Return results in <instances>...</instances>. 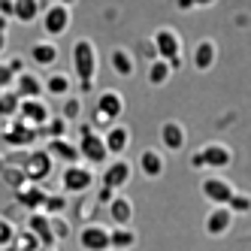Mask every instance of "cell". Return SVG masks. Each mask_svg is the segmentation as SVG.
Masks as SVG:
<instances>
[{
    "mask_svg": "<svg viewBox=\"0 0 251 251\" xmlns=\"http://www.w3.org/2000/svg\"><path fill=\"white\" fill-rule=\"evenodd\" d=\"M97 67H100L97 46L88 40V37H79V40L73 43V70H76V79H79V88H82V91H91V88H94Z\"/></svg>",
    "mask_w": 251,
    "mask_h": 251,
    "instance_id": "obj_1",
    "label": "cell"
},
{
    "mask_svg": "<svg viewBox=\"0 0 251 251\" xmlns=\"http://www.w3.org/2000/svg\"><path fill=\"white\" fill-rule=\"evenodd\" d=\"M151 46H154V55L173 67V73L182 67V37H178L176 27H157L151 37Z\"/></svg>",
    "mask_w": 251,
    "mask_h": 251,
    "instance_id": "obj_2",
    "label": "cell"
},
{
    "mask_svg": "<svg viewBox=\"0 0 251 251\" xmlns=\"http://www.w3.org/2000/svg\"><path fill=\"white\" fill-rule=\"evenodd\" d=\"M40 22H43V27H46V37L55 40V37H61V33L70 30V25H73V9H70V6H61L58 0H55L51 6H46V12L40 15Z\"/></svg>",
    "mask_w": 251,
    "mask_h": 251,
    "instance_id": "obj_3",
    "label": "cell"
},
{
    "mask_svg": "<svg viewBox=\"0 0 251 251\" xmlns=\"http://www.w3.org/2000/svg\"><path fill=\"white\" fill-rule=\"evenodd\" d=\"M76 146H79V157L85 160V164H91V167H106L109 164V151H106V142H103L100 133L85 130Z\"/></svg>",
    "mask_w": 251,
    "mask_h": 251,
    "instance_id": "obj_4",
    "label": "cell"
},
{
    "mask_svg": "<svg viewBox=\"0 0 251 251\" xmlns=\"http://www.w3.org/2000/svg\"><path fill=\"white\" fill-rule=\"evenodd\" d=\"M61 185H64L67 194H85L94 185V170L85 167V164H70L61 173Z\"/></svg>",
    "mask_w": 251,
    "mask_h": 251,
    "instance_id": "obj_5",
    "label": "cell"
},
{
    "mask_svg": "<svg viewBox=\"0 0 251 251\" xmlns=\"http://www.w3.org/2000/svg\"><path fill=\"white\" fill-rule=\"evenodd\" d=\"M200 194L206 197L212 206H227L230 197L236 194V188H233V182L224 178V176H206L200 182Z\"/></svg>",
    "mask_w": 251,
    "mask_h": 251,
    "instance_id": "obj_6",
    "label": "cell"
},
{
    "mask_svg": "<svg viewBox=\"0 0 251 251\" xmlns=\"http://www.w3.org/2000/svg\"><path fill=\"white\" fill-rule=\"evenodd\" d=\"M133 178V164L127 157H115L109 160V164L103 167V188H109V191H121V188H127V182Z\"/></svg>",
    "mask_w": 251,
    "mask_h": 251,
    "instance_id": "obj_7",
    "label": "cell"
},
{
    "mask_svg": "<svg viewBox=\"0 0 251 251\" xmlns=\"http://www.w3.org/2000/svg\"><path fill=\"white\" fill-rule=\"evenodd\" d=\"M19 121H25L27 127H46V124L51 121V109H49V103L40 97V100H22L19 106Z\"/></svg>",
    "mask_w": 251,
    "mask_h": 251,
    "instance_id": "obj_8",
    "label": "cell"
},
{
    "mask_svg": "<svg viewBox=\"0 0 251 251\" xmlns=\"http://www.w3.org/2000/svg\"><path fill=\"white\" fill-rule=\"evenodd\" d=\"M12 91L19 94L22 100H40L46 94V82L33 73V70H25V73L15 76V85H12Z\"/></svg>",
    "mask_w": 251,
    "mask_h": 251,
    "instance_id": "obj_9",
    "label": "cell"
},
{
    "mask_svg": "<svg viewBox=\"0 0 251 251\" xmlns=\"http://www.w3.org/2000/svg\"><path fill=\"white\" fill-rule=\"evenodd\" d=\"M79 248L82 251H109V230L100 224H85L79 230Z\"/></svg>",
    "mask_w": 251,
    "mask_h": 251,
    "instance_id": "obj_10",
    "label": "cell"
},
{
    "mask_svg": "<svg viewBox=\"0 0 251 251\" xmlns=\"http://www.w3.org/2000/svg\"><path fill=\"white\" fill-rule=\"evenodd\" d=\"M157 136H160V146L167 151H182L185 142H188V130H185L182 121H164Z\"/></svg>",
    "mask_w": 251,
    "mask_h": 251,
    "instance_id": "obj_11",
    "label": "cell"
},
{
    "mask_svg": "<svg viewBox=\"0 0 251 251\" xmlns=\"http://www.w3.org/2000/svg\"><path fill=\"white\" fill-rule=\"evenodd\" d=\"M200 157H203V167H215V170H224L233 164V151L224 142H206L200 149Z\"/></svg>",
    "mask_w": 251,
    "mask_h": 251,
    "instance_id": "obj_12",
    "label": "cell"
},
{
    "mask_svg": "<svg viewBox=\"0 0 251 251\" xmlns=\"http://www.w3.org/2000/svg\"><path fill=\"white\" fill-rule=\"evenodd\" d=\"M103 142H106L109 157H124V151L130 146V130L124 124H109V130L103 133Z\"/></svg>",
    "mask_w": 251,
    "mask_h": 251,
    "instance_id": "obj_13",
    "label": "cell"
},
{
    "mask_svg": "<svg viewBox=\"0 0 251 251\" xmlns=\"http://www.w3.org/2000/svg\"><path fill=\"white\" fill-rule=\"evenodd\" d=\"M58 43L55 40H49V37H43V40H37L30 46V64L33 67H55L58 64Z\"/></svg>",
    "mask_w": 251,
    "mask_h": 251,
    "instance_id": "obj_14",
    "label": "cell"
},
{
    "mask_svg": "<svg viewBox=\"0 0 251 251\" xmlns=\"http://www.w3.org/2000/svg\"><path fill=\"white\" fill-rule=\"evenodd\" d=\"M215 61H218V46H215V40H200L194 46V51H191V64L200 70V73H209V70L215 67Z\"/></svg>",
    "mask_w": 251,
    "mask_h": 251,
    "instance_id": "obj_15",
    "label": "cell"
},
{
    "mask_svg": "<svg viewBox=\"0 0 251 251\" xmlns=\"http://www.w3.org/2000/svg\"><path fill=\"white\" fill-rule=\"evenodd\" d=\"M206 233L209 236H224V233L233 227V212L227 206H212L209 215H206V221H203Z\"/></svg>",
    "mask_w": 251,
    "mask_h": 251,
    "instance_id": "obj_16",
    "label": "cell"
},
{
    "mask_svg": "<svg viewBox=\"0 0 251 251\" xmlns=\"http://www.w3.org/2000/svg\"><path fill=\"white\" fill-rule=\"evenodd\" d=\"M109 67H112V73L121 76V79H130L136 73V61H133V51L130 49H124V46H115L109 51Z\"/></svg>",
    "mask_w": 251,
    "mask_h": 251,
    "instance_id": "obj_17",
    "label": "cell"
},
{
    "mask_svg": "<svg viewBox=\"0 0 251 251\" xmlns=\"http://www.w3.org/2000/svg\"><path fill=\"white\" fill-rule=\"evenodd\" d=\"M136 170L146 178H160L164 170H167V160H164V154H160L157 149H146L139 154V160H136Z\"/></svg>",
    "mask_w": 251,
    "mask_h": 251,
    "instance_id": "obj_18",
    "label": "cell"
},
{
    "mask_svg": "<svg viewBox=\"0 0 251 251\" xmlns=\"http://www.w3.org/2000/svg\"><path fill=\"white\" fill-rule=\"evenodd\" d=\"M97 112L106 121H115L124 112V97L118 91H112V88H106V91H100V97H97Z\"/></svg>",
    "mask_w": 251,
    "mask_h": 251,
    "instance_id": "obj_19",
    "label": "cell"
},
{
    "mask_svg": "<svg viewBox=\"0 0 251 251\" xmlns=\"http://www.w3.org/2000/svg\"><path fill=\"white\" fill-rule=\"evenodd\" d=\"M49 154H51V160H61V164H79V146L76 142H70V139H51L49 142Z\"/></svg>",
    "mask_w": 251,
    "mask_h": 251,
    "instance_id": "obj_20",
    "label": "cell"
},
{
    "mask_svg": "<svg viewBox=\"0 0 251 251\" xmlns=\"http://www.w3.org/2000/svg\"><path fill=\"white\" fill-rule=\"evenodd\" d=\"M106 209H109V218H112L115 227H130V221H133V203L124 194H115V200Z\"/></svg>",
    "mask_w": 251,
    "mask_h": 251,
    "instance_id": "obj_21",
    "label": "cell"
},
{
    "mask_svg": "<svg viewBox=\"0 0 251 251\" xmlns=\"http://www.w3.org/2000/svg\"><path fill=\"white\" fill-rule=\"evenodd\" d=\"M9 12H12V19H15V22H22V25H33V22H37L40 15H43L40 0H12Z\"/></svg>",
    "mask_w": 251,
    "mask_h": 251,
    "instance_id": "obj_22",
    "label": "cell"
},
{
    "mask_svg": "<svg viewBox=\"0 0 251 251\" xmlns=\"http://www.w3.org/2000/svg\"><path fill=\"white\" fill-rule=\"evenodd\" d=\"M27 230H30L43 245H51V242H55V233H51V215H46V212H33L30 221H27Z\"/></svg>",
    "mask_w": 251,
    "mask_h": 251,
    "instance_id": "obj_23",
    "label": "cell"
},
{
    "mask_svg": "<svg viewBox=\"0 0 251 251\" xmlns=\"http://www.w3.org/2000/svg\"><path fill=\"white\" fill-rule=\"evenodd\" d=\"M146 79H149L151 88H164V85L173 79V67H170L167 61H160V58H151V64H149V70H146Z\"/></svg>",
    "mask_w": 251,
    "mask_h": 251,
    "instance_id": "obj_24",
    "label": "cell"
},
{
    "mask_svg": "<svg viewBox=\"0 0 251 251\" xmlns=\"http://www.w3.org/2000/svg\"><path fill=\"white\" fill-rule=\"evenodd\" d=\"M30 178H46L49 173H51V154L49 151H33L30 157H27V170H25Z\"/></svg>",
    "mask_w": 251,
    "mask_h": 251,
    "instance_id": "obj_25",
    "label": "cell"
},
{
    "mask_svg": "<svg viewBox=\"0 0 251 251\" xmlns=\"http://www.w3.org/2000/svg\"><path fill=\"white\" fill-rule=\"evenodd\" d=\"M46 94H55V97H70V91H73V79H70L67 73H49L46 79Z\"/></svg>",
    "mask_w": 251,
    "mask_h": 251,
    "instance_id": "obj_26",
    "label": "cell"
},
{
    "mask_svg": "<svg viewBox=\"0 0 251 251\" xmlns=\"http://www.w3.org/2000/svg\"><path fill=\"white\" fill-rule=\"evenodd\" d=\"M136 245V233L130 227H112L109 230V251H130Z\"/></svg>",
    "mask_w": 251,
    "mask_h": 251,
    "instance_id": "obj_27",
    "label": "cell"
},
{
    "mask_svg": "<svg viewBox=\"0 0 251 251\" xmlns=\"http://www.w3.org/2000/svg\"><path fill=\"white\" fill-rule=\"evenodd\" d=\"M19 106H22V97L15 91H3V94H0V115H3V118H19Z\"/></svg>",
    "mask_w": 251,
    "mask_h": 251,
    "instance_id": "obj_28",
    "label": "cell"
},
{
    "mask_svg": "<svg viewBox=\"0 0 251 251\" xmlns=\"http://www.w3.org/2000/svg\"><path fill=\"white\" fill-rule=\"evenodd\" d=\"M227 209L233 212V218H236V215H248V212H251V197H248V194H239V191H236V194L230 197Z\"/></svg>",
    "mask_w": 251,
    "mask_h": 251,
    "instance_id": "obj_29",
    "label": "cell"
},
{
    "mask_svg": "<svg viewBox=\"0 0 251 251\" xmlns=\"http://www.w3.org/2000/svg\"><path fill=\"white\" fill-rule=\"evenodd\" d=\"M15 236H19V230H15V224L9 218H3L0 215V248H9L15 245Z\"/></svg>",
    "mask_w": 251,
    "mask_h": 251,
    "instance_id": "obj_30",
    "label": "cell"
},
{
    "mask_svg": "<svg viewBox=\"0 0 251 251\" xmlns=\"http://www.w3.org/2000/svg\"><path fill=\"white\" fill-rule=\"evenodd\" d=\"M79 115H82V100H79V97H64L61 118H64V121H76Z\"/></svg>",
    "mask_w": 251,
    "mask_h": 251,
    "instance_id": "obj_31",
    "label": "cell"
},
{
    "mask_svg": "<svg viewBox=\"0 0 251 251\" xmlns=\"http://www.w3.org/2000/svg\"><path fill=\"white\" fill-rule=\"evenodd\" d=\"M6 139H9V146H25V142H30V139H33V127H27V124L22 121V130H19V127L9 130V133H6Z\"/></svg>",
    "mask_w": 251,
    "mask_h": 251,
    "instance_id": "obj_32",
    "label": "cell"
},
{
    "mask_svg": "<svg viewBox=\"0 0 251 251\" xmlns=\"http://www.w3.org/2000/svg\"><path fill=\"white\" fill-rule=\"evenodd\" d=\"M12 85H15V73L9 70V64L0 61V94H3V91H12Z\"/></svg>",
    "mask_w": 251,
    "mask_h": 251,
    "instance_id": "obj_33",
    "label": "cell"
},
{
    "mask_svg": "<svg viewBox=\"0 0 251 251\" xmlns=\"http://www.w3.org/2000/svg\"><path fill=\"white\" fill-rule=\"evenodd\" d=\"M15 242H19V248H25V251H40V245H43L30 230H25L22 236H15Z\"/></svg>",
    "mask_w": 251,
    "mask_h": 251,
    "instance_id": "obj_34",
    "label": "cell"
},
{
    "mask_svg": "<svg viewBox=\"0 0 251 251\" xmlns=\"http://www.w3.org/2000/svg\"><path fill=\"white\" fill-rule=\"evenodd\" d=\"M64 209V197H49L46 200V215L49 212H61Z\"/></svg>",
    "mask_w": 251,
    "mask_h": 251,
    "instance_id": "obj_35",
    "label": "cell"
},
{
    "mask_svg": "<svg viewBox=\"0 0 251 251\" xmlns=\"http://www.w3.org/2000/svg\"><path fill=\"white\" fill-rule=\"evenodd\" d=\"M97 200H100V203H106V206H109V203L115 200V191H109V188H103V191L97 194Z\"/></svg>",
    "mask_w": 251,
    "mask_h": 251,
    "instance_id": "obj_36",
    "label": "cell"
},
{
    "mask_svg": "<svg viewBox=\"0 0 251 251\" xmlns=\"http://www.w3.org/2000/svg\"><path fill=\"white\" fill-rule=\"evenodd\" d=\"M191 167H197V170H203V157H200V151H194V154H191Z\"/></svg>",
    "mask_w": 251,
    "mask_h": 251,
    "instance_id": "obj_37",
    "label": "cell"
},
{
    "mask_svg": "<svg viewBox=\"0 0 251 251\" xmlns=\"http://www.w3.org/2000/svg\"><path fill=\"white\" fill-rule=\"evenodd\" d=\"M176 6L182 12H188V9H194V0H176Z\"/></svg>",
    "mask_w": 251,
    "mask_h": 251,
    "instance_id": "obj_38",
    "label": "cell"
},
{
    "mask_svg": "<svg viewBox=\"0 0 251 251\" xmlns=\"http://www.w3.org/2000/svg\"><path fill=\"white\" fill-rule=\"evenodd\" d=\"M218 0H194V6H215Z\"/></svg>",
    "mask_w": 251,
    "mask_h": 251,
    "instance_id": "obj_39",
    "label": "cell"
},
{
    "mask_svg": "<svg viewBox=\"0 0 251 251\" xmlns=\"http://www.w3.org/2000/svg\"><path fill=\"white\" fill-rule=\"evenodd\" d=\"M6 51V33H0V55Z\"/></svg>",
    "mask_w": 251,
    "mask_h": 251,
    "instance_id": "obj_40",
    "label": "cell"
},
{
    "mask_svg": "<svg viewBox=\"0 0 251 251\" xmlns=\"http://www.w3.org/2000/svg\"><path fill=\"white\" fill-rule=\"evenodd\" d=\"M58 3H61V6H70V9H73V6L79 3V0H58Z\"/></svg>",
    "mask_w": 251,
    "mask_h": 251,
    "instance_id": "obj_41",
    "label": "cell"
},
{
    "mask_svg": "<svg viewBox=\"0 0 251 251\" xmlns=\"http://www.w3.org/2000/svg\"><path fill=\"white\" fill-rule=\"evenodd\" d=\"M6 25H9V22L3 19V15H0V33H6Z\"/></svg>",
    "mask_w": 251,
    "mask_h": 251,
    "instance_id": "obj_42",
    "label": "cell"
}]
</instances>
